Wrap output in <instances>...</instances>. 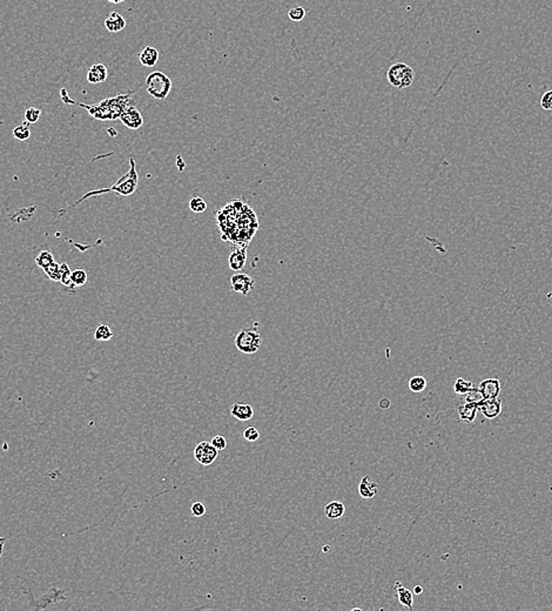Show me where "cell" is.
I'll use <instances>...</instances> for the list:
<instances>
[{"label":"cell","instance_id":"1","mask_svg":"<svg viewBox=\"0 0 552 611\" xmlns=\"http://www.w3.org/2000/svg\"><path fill=\"white\" fill-rule=\"evenodd\" d=\"M133 92H128L127 94H119L114 98H108V99L102 100L99 102V105H85V103H79L81 107L86 108L88 113L93 118L100 119V120H107V119H118L120 118L127 107L133 105V100L130 99V94Z\"/></svg>","mask_w":552,"mask_h":611},{"label":"cell","instance_id":"2","mask_svg":"<svg viewBox=\"0 0 552 611\" xmlns=\"http://www.w3.org/2000/svg\"><path fill=\"white\" fill-rule=\"evenodd\" d=\"M173 87V82L168 75L160 71L152 72L146 78V90L154 99L163 100L168 97Z\"/></svg>","mask_w":552,"mask_h":611},{"label":"cell","instance_id":"3","mask_svg":"<svg viewBox=\"0 0 552 611\" xmlns=\"http://www.w3.org/2000/svg\"><path fill=\"white\" fill-rule=\"evenodd\" d=\"M262 335L258 331V328H243L242 331L237 333L235 338V346L237 350H240L243 354H255L256 351L260 350L262 346Z\"/></svg>","mask_w":552,"mask_h":611},{"label":"cell","instance_id":"4","mask_svg":"<svg viewBox=\"0 0 552 611\" xmlns=\"http://www.w3.org/2000/svg\"><path fill=\"white\" fill-rule=\"evenodd\" d=\"M387 79L389 84L395 88H407L413 85L415 80V72L409 65L404 63H396L389 67L387 72Z\"/></svg>","mask_w":552,"mask_h":611},{"label":"cell","instance_id":"5","mask_svg":"<svg viewBox=\"0 0 552 611\" xmlns=\"http://www.w3.org/2000/svg\"><path fill=\"white\" fill-rule=\"evenodd\" d=\"M130 172H128L126 175H124L123 178L119 180V181L111 188V191L115 192V193L119 195H123V197L132 195L134 192H135L136 186H138V182H139V176L135 170V163H134V159H130Z\"/></svg>","mask_w":552,"mask_h":611},{"label":"cell","instance_id":"6","mask_svg":"<svg viewBox=\"0 0 552 611\" xmlns=\"http://www.w3.org/2000/svg\"><path fill=\"white\" fill-rule=\"evenodd\" d=\"M219 455V450L216 449L212 443L209 442H200L194 449V457L202 466H210L216 460Z\"/></svg>","mask_w":552,"mask_h":611},{"label":"cell","instance_id":"7","mask_svg":"<svg viewBox=\"0 0 552 611\" xmlns=\"http://www.w3.org/2000/svg\"><path fill=\"white\" fill-rule=\"evenodd\" d=\"M255 286V281L248 274L236 273L230 277V287L235 293L248 295Z\"/></svg>","mask_w":552,"mask_h":611},{"label":"cell","instance_id":"8","mask_svg":"<svg viewBox=\"0 0 552 611\" xmlns=\"http://www.w3.org/2000/svg\"><path fill=\"white\" fill-rule=\"evenodd\" d=\"M120 120L123 121L125 126H127L130 130H138L143 125V118L136 107L132 105L127 107L125 111L121 113Z\"/></svg>","mask_w":552,"mask_h":611},{"label":"cell","instance_id":"9","mask_svg":"<svg viewBox=\"0 0 552 611\" xmlns=\"http://www.w3.org/2000/svg\"><path fill=\"white\" fill-rule=\"evenodd\" d=\"M478 388H480V390L482 394H483L486 400L497 399L499 393H501V382H499L498 378L495 377L487 378V380L481 382Z\"/></svg>","mask_w":552,"mask_h":611},{"label":"cell","instance_id":"10","mask_svg":"<svg viewBox=\"0 0 552 611\" xmlns=\"http://www.w3.org/2000/svg\"><path fill=\"white\" fill-rule=\"evenodd\" d=\"M480 410L483 412V415L489 420H492L497 416H499L502 411V400L501 399H489L484 400L480 405Z\"/></svg>","mask_w":552,"mask_h":611},{"label":"cell","instance_id":"11","mask_svg":"<svg viewBox=\"0 0 552 611\" xmlns=\"http://www.w3.org/2000/svg\"><path fill=\"white\" fill-rule=\"evenodd\" d=\"M108 75V69L103 64H94L88 69L86 79L90 84L97 85L105 82Z\"/></svg>","mask_w":552,"mask_h":611},{"label":"cell","instance_id":"12","mask_svg":"<svg viewBox=\"0 0 552 611\" xmlns=\"http://www.w3.org/2000/svg\"><path fill=\"white\" fill-rule=\"evenodd\" d=\"M247 262V248L246 247H242V248H236L235 250L229 254V258H228V265H229L230 270H233L234 272H240L245 268Z\"/></svg>","mask_w":552,"mask_h":611},{"label":"cell","instance_id":"13","mask_svg":"<svg viewBox=\"0 0 552 611\" xmlns=\"http://www.w3.org/2000/svg\"><path fill=\"white\" fill-rule=\"evenodd\" d=\"M230 414L239 421H248L254 416V410L251 405L245 402H235L231 405Z\"/></svg>","mask_w":552,"mask_h":611},{"label":"cell","instance_id":"14","mask_svg":"<svg viewBox=\"0 0 552 611\" xmlns=\"http://www.w3.org/2000/svg\"><path fill=\"white\" fill-rule=\"evenodd\" d=\"M379 491V485L370 476H364L358 484V494L362 499H373Z\"/></svg>","mask_w":552,"mask_h":611},{"label":"cell","instance_id":"15","mask_svg":"<svg viewBox=\"0 0 552 611\" xmlns=\"http://www.w3.org/2000/svg\"><path fill=\"white\" fill-rule=\"evenodd\" d=\"M394 590L397 595L398 602L402 604V606L408 608V609L413 610L414 609V592L410 591L409 589H407L405 586L402 584L401 582H396L394 585Z\"/></svg>","mask_w":552,"mask_h":611},{"label":"cell","instance_id":"16","mask_svg":"<svg viewBox=\"0 0 552 611\" xmlns=\"http://www.w3.org/2000/svg\"><path fill=\"white\" fill-rule=\"evenodd\" d=\"M105 27L108 32L118 33L125 30L126 27V19L118 12H112L105 19Z\"/></svg>","mask_w":552,"mask_h":611},{"label":"cell","instance_id":"17","mask_svg":"<svg viewBox=\"0 0 552 611\" xmlns=\"http://www.w3.org/2000/svg\"><path fill=\"white\" fill-rule=\"evenodd\" d=\"M159 58H160L159 51L153 46H146L139 54L140 63L146 67H154L158 64Z\"/></svg>","mask_w":552,"mask_h":611},{"label":"cell","instance_id":"18","mask_svg":"<svg viewBox=\"0 0 552 611\" xmlns=\"http://www.w3.org/2000/svg\"><path fill=\"white\" fill-rule=\"evenodd\" d=\"M480 410V406L475 403H464L458 407V415L462 421L466 423H472L477 416V411Z\"/></svg>","mask_w":552,"mask_h":611},{"label":"cell","instance_id":"19","mask_svg":"<svg viewBox=\"0 0 552 611\" xmlns=\"http://www.w3.org/2000/svg\"><path fill=\"white\" fill-rule=\"evenodd\" d=\"M344 512H346V507L342 502H338V501H332L325 508V514L329 519L341 518L344 515Z\"/></svg>","mask_w":552,"mask_h":611},{"label":"cell","instance_id":"20","mask_svg":"<svg viewBox=\"0 0 552 611\" xmlns=\"http://www.w3.org/2000/svg\"><path fill=\"white\" fill-rule=\"evenodd\" d=\"M463 397H464V402L475 403V405H478V406H480L481 403L486 400L484 399L483 394H482V392L480 390V388L474 387V386H472L470 389L464 394V395H463Z\"/></svg>","mask_w":552,"mask_h":611},{"label":"cell","instance_id":"21","mask_svg":"<svg viewBox=\"0 0 552 611\" xmlns=\"http://www.w3.org/2000/svg\"><path fill=\"white\" fill-rule=\"evenodd\" d=\"M113 338V331L107 325H100L94 332V339L97 341H108Z\"/></svg>","mask_w":552,"mask_h":611},{"label":"cell","instance_id":"22","mask_svg":"<svg viewBox=\"0 0 552 611\" xmlns=\"http://www.w3.org/2000/svg\"><path fill=\"white\" fill-rule=\"evenodd\" d=\"M35 262L42 270H46L48 266H51L54 262L53 254H52L50 250H42L40 254H38V256H36Z\"/></svg>","mask_w":552,"mask_h":611},{"label":"cell","instance_id":"23","mask_svg":"<svg viewBox=\"0 0 552 611\" xmlns=\"http://www.w3.org/2000/svg\"><path fill=\"white\" fill-rule=\"evenodd\" d=\"M13 136L16 137L17 140H19V141H25V140L29 139V137L31 136V131H30V128H29V122L25 121L23 125H20V126L14 128Z\"/></svg>","mask_w":552,"mask_h":611},{"label":"cell","instance_id":"24","mask_svg":"<svg viewBox=\"0 0 552 611\" xmlns=\"http://www.w3.org/2000/svg\"><path fill=\"white\" fill-rule=\"evenodd\" d=\"M190 209L193 213L200 214L207 209V203L201 197H193L190 200Z\"/></svg>","mask_w":552,"mask_h":611},{"label":"cell","instance_id":"25","mask_svg":"<svg viewBox=\"0 0 552 611\" xmlns=\"http://www.w3.org/2000/svg\"><path fill=\"white\" fill-rule=\"evenodd\" d=\"M71 281L72 285L75 287H81L86 285L87 282V273L84 270H75L72 271L71 273Z\"/></svg>","mask_w":552,"mask_h":611},{"label":"cell","instance_id":"26","mask_svg":"<svg viewBox=\"0 0 552 611\" xmlns=\"http://www.w3.org/2000/svg\"><path fill=\"white\" fill-rule=\"evenodd\" d=\"M409 388L413 393H422L426 388V380L423 376H414L409 381Z\"/></svg>","mask_w":552,"mask_h":611},{"label":"cell","instance_id":"27","mask_svg":"<svg viewBox=\"0 0 552 611\" xmlns=\"http://www.w3.org/2000/svg\"><path fill=\"white\" fill-rule=\"evenodd\" d=\"M471 387H472V383H471L470 381H466V380H464V378L458 377L456 380V382H455V386H454V390H455V393L457 394V395L463 396L466 392H468L469 389H470Z\"/></svg>","mask_w":552,"mask_h":611},{"label":"cell","instance_id":"28","mask_svg":"<svg viewBox=\"0 0 552 611\" xmlns=\"http://www.w3.org/2000/svg\"><path fill=\"white\" fill-rule=\"evenodd\" d=\"M45 273L51 280L53 281H59L62 279V270H60V264H57L56 261L53 262L51 266H48L46 270H44Z\"/></svg>","mask_w":552,"mask_h":611},{"label":"cell","instance_id":"29","mask_svg":"<svg viewBox=\"0 0 552 611\" xmlns=\"http://www.w3.org/2000/svg\"><path fill=\"white\" fill-rule=\"evenodd\" d=\"M40 115V109L35 108V107H30L25 111V121L29 122V124H35V122H38Z\"/></svg>","mask_w":552,"mask_h":611},{"label":"cell","instance_id":"30","mask_svg":"<svg viewBox=\"0 0 552 611\" xmlns=\"http://www.w3.org/2000/svg\"><path fill=\"white\" fill-rule=\"evenodd\" d=\"M60 270H62V279H60V282L63 283L64 286L68 287L72 285V281H71V273L72 271L69 270L68 265L67 264H60Z\"/></svg>","mask_w":552,"mask_h":611},{"label":"cell","instance_id":"31","mask_svg":"<svg viewBox=\"0 0 552 611\" xmlns=\"http://www.w3.org/2000/svg\"><path fill=\"white\" fill-rule=\"evenodd\" d=\"M288 17L292 21H301L306 17V10H304L303 7H301V6H297V7L289 10Z\"/></svg>","mask_w":552,"mask_h":611},{"label":"cell","instance_id":"32","mask_svg":"<svg viewBox=\"0 0 552 611\" xmlns=\"http://www.w3.org/2000/svg\"><path fill=\"white\" fill-rule=\"evenodd\" d=\"M243 438L248 442H255L260 439V433H259V430L256 429L255 427H248L245 432H243Z\"/></svg>","mask_w":552,"mask_h":611},{"label":"cell","instance_id":"33","mask_svg":"<svg viewBox=\"0 0 552 611\" xmlns=\"http://www.w3.org/2000/svg\"><path fill=\"white\" fill-rule=\"evenodd\" d=\"M541 106L545 111H552V90L543 94L541 98Z\"/></svg>","mask_w":552,"mask_h":611},{"label":"cell","instance_id":"34","mask_svg":"<svg viewBox=\"0 0 552 611\" xmlns=\"http://www.w3.org/2000/svg\"><path fill=\"white\" fill-rule=\"evenodd\" d=\"M191 511H192V514H193V516H195V517H201V516H203V515L206 514L205 504L201 503V502L193 503V504H192V507H191Z\"/></svg>","mask_w":552,"mask_h":611},{"label":"cell","instance_id":"35","mask_svg":"<svg viewBox=\"0 0 552 611\" xmlns=\"http://www.w3.org/2000/svg\"><path fill=\"white\" fill-rule=\"evenodd\" d=\"M210 443H212V444L214 445V447L218 449L219 451L224 450V449H226V447H227V440H226L224 436H221V435H216L215 438H213V440H212V441H210Z\"/></svg>","mask_w":552,"mask_h":611},{"label":"cell","instance_id":"36","mask_svg":"<svg viewBox=\"0 0 552 611\" xmlns=\"http://www.w3.org/2000/svg\"><path fill=\"white\" fill-rule=\"evenodd\" d=\"M379 405H380V407L382 408V409H388L390 407V401H389L388 399H382L380 401Z\"/></svg>","mask_w":552,"mask_h":611},{"label":"cell","instance_id":"37","mask_svg":"<svg viewBox=\"0 0 552 611\" xmlns=\"http://www.w3.org/2000/svg\"><path fill=\"white\" fill-rule=\"evenodd\" d=\"M6 540H7L6 537H0V557H1L2 551H4V545H5Z\"/></svg>","mask_w":552,"mask_h":611},{"label":"cell","instance_id":"38","mask_svg":"<svg viewBox=\"0 0 552 611\" xmlns=\"http://www.w3.org/2000/svg\"><path fill=\"white\" fill-rule=\"evenodd\" d=\"M413 592H414L415 595H421L423 592V588L421 585H416L414 588V591Z\"/></svg>","mask_w":552,"mask_h":611},{"label":"cell","instance_id":"39","mask_svg":"<svg viewBox=\"0 0 552 611\" xmlns=\"http://www.w3.org/2000/svg\"><path fill=\"white\" fill-rule=\"evenodd\" d=\"M108 1L112 2V4H120V2H124L125 0H108Z\"/></svg>","mask_w":552,"mask_h":611},{"label":"cell","instance_id":"40","mask_svg":"<svg viewBox=\"0 0 552 611\" xmlns=\"http://www.w3.org/2000/svg\"><path fill=\"white\" fill-rule=\"evenodd\" d=\"M108 132H109V134H111V136H117V133H115V132H117V131H115L114 128H109Z\"/></svg>","mask_w":552,"mask_h":611},{"label":"cell","instance_id":"41","mask_svg":"<svg viewBox=\"0 0 552 611\" xmlns=\"http://www.w3.org/2000/svg\"><path fill=\"white\" fill-rule=\"evenodd\" d=\"M322 551H325V552H327V551H329V546H328V545H325V546H323V548H322Z\"/></svg>","mask_w":552,"mask_h":611}]
</instances>
